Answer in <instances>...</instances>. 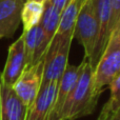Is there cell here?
Here are the masks:
<instances>
[{
    "mask_svg": "<svg viewBox=\"0 0 120 120\" xmlns=\"http://www.w3.org/2000/svg\"><path fill=\"white\" fill-rule=\"evenodd\" d=\"M93 75L94 70L83 58L79 77L63 108V120H76L92 114L95 110L99 98L93 93Z\"/></svg>",
    "mask_w": 120,
    "mask_h": 120,
    "instance_id": "obj_1",
    "label": "cell"
},
{
    "mask_svg": "<svg viewBox=\"0 0 120 120\" xmlns=\"http://www.w3.org/2000/svg\"><path fill=\"white\" fill-rule=\"evenodd\" d=\"M85 0H68L65 8L61 12L60 22L55 37L64 38L73 36L74 26L80 8Z\"/></svg>",
    "mask_w": 120,
    "mask_h": 120,
    "instance_id": "obj_12",
    "label": "cell"
},
{
    "mask_svg": "<svg viewBox=\"0 0 120 120\" xmlns=\"http://www.w3.org/2000/svg\"><path fill=\"white\" fill-rule=\"evenodd\" d=\"M80 71L81 63L79 65L68 64V66L65 68V71L63 72L61 78L58 81L55 101L46 120H63L62 119L63 108L65 105L66 100H68L73 87L76 84V81L79 77Z\"/></svg>",
    "mask_w": 120,
    "mask_h": 120,
    "instance_id": "obj_7",
    "label": "cell"
},
{
    "mask_svg": "<svg viewBox=\"0 0 120 120\" xmlns=\"http://www.w3.org/2000/svg\"><path fill=\"white\" fill-rule=\"evenodd\" d=\"M38 25L30 29L29 31L22 32L23 39H24V53H25L26 66H30L33 64L34 55H35V51H36V48H37Z\"/></svg>",
    "mask_w": 120,
    "mask_h": 120,
    "instance_id": "obj_16",
    "label": "cell"
},
{
    "mask_svg": "<svg viewBox=\"0 0 120 120\" xmlns=\"http://www.w3.org/2000/svg\"><path fill=\"white\" fill-rule=\"evenodd\" d=\"M73 36L54 37L43 58V75L41 84L58 82L68 64V55L72 46Z\"/></svg>",
    "mask_w": 120,
    "mask_h": 120,
    "instance_id": "obj_3",
    "label": "cell"
},
{
    "mask_svg": "<svg viewBox=\"0 0 120 120\" xmlns=\"http://www.w3.org/2000/svg\"><path fill=\"white\" fill-rule=\"evenodd\" d=\"M120 75V23L110 34L108 43L98 60L93 75V93L96 97L103 93Z\"/></svg>",
    "mask_w": 120,
    "mask_h": 120,
    "instance_id": "obj_2",
    "label": "cell"
},
{
    "mask_svg": "<svg viewBox=\"0 0 120 120\" xmlns=\"http://www.w3.org/2000/svg\"><path fill=\"white\" fill-rule=\"evenodd\" d=\"M26 61L24 53V39L23 34H21L20 37L15 42H13L8 48L5 65L1 72V78L4 84L13 86L24 71Z\"/></svg>",
    "mask_w": 120,
    "mask_h": 120,
    "instance_id": "obj_8",
    "label": "cell"
},
{
    "mask_svg": "<svg viewBox=\"0 0 120 120\" xmlns=\"http://www.w3.org/2000/svg\"><path fill=\"white\" fill-rule=\"evenodd\" d=\"M97 17V39L93 54L89 61L92 68H95L98 60L103 53L110 37V22H111V0H94Z\"/></svg>",
    "mask_w": 120,
    "mask_h": 120,
    "instance_id": "obj_6",
    "label": "cell"
},
{
    "mask_svg": "<svg viewBox=\"0 0 120 120\" xmlns=\"http://www.w3.org/2000/svg\"><path fill=\"white\" fill-rule=\"evenodd\" d=\"M112 120H120V109L118 110V112L116 113V115H115L114 118H113Z\"/></svg>",
    "mask_w": 120,
    "mask_h": 120,
    "instance_id": "obj_19",
    "label": "cell"
},
{
    "mask_svg": "<svg viewBox=\"0 0 120 120\" xmlns=\"http://www.w3.org/2000/svg\"><path fill=\"white\" fill-rule=\"evenodd\" d=\"M27 110L13 87L3 83L0 72V120H25Z\"/></svg>",
    "mask_w": 120,
    "mask_h": 120,
    "instance_id": "obj_9",
    "label": "cell"
},
{
    "mask_svg": "<svg viewBox=\"0 0 120 120\" xmlns=\"http://www.w3.org/2000/svg\"><path fill=\"white\" fill-rule=\"evenodd\" d=\"M43 64L44 61L40 60L33 65L25 66L22 74L12 86L17 96L27 108L33 103L41 86Z\"/></svg>",
    "mask_w": 120,
    "mask_h": 120,
    "instance_id": "obj_5",
    "label": "cell"
},
{
    "mask_svg": "<svg viewBox=\"0 0 120 120\" xmlns=\"http://www.w3.org/2000/svg\"><path fill=\"white\" fill-rule=\"evenodd\" d=\"M24 1H27V0H24ZM35 1H39V2H43V3H45V2L49 1V0H35Z\"/></svg>",
    "mask_w": 120,
    "mask_h": 120,
    "instance_id": "obj_20",
    "label": "cell"
},
{
    "mask_svg": "<svg viewBox=\"0 0 120 120\" xmlns=\"http://www.w3.org/2000/svg\"><path fill=\"white\" fill-rule=\"evenodd\" d=\"M97 17L94 0H85L80 8L74 26L75 37L84 50V58L89 60L93 54L97 39Z\"/></svg>",
    "mask_w": 120,
    "mask_h": 120,
    "instance_id": "obj_4",
    "label": "cell"
},
{
    "mask_svg": "<svg viewBox=\"0 0 120 120\" xmlns=\"http://www.w3.org/2000/svg\"><path fill=\"white\" fill-rule=\"evenodd\" d=\"M49 1H50L51 3H52L60 13H61L62 11H63V8H65V5H66V3H68V0H49Z\"/></svg>",
    "mask_w": 120,
    "mask_h": 120,
    "instance_id": "obj_18",
    "label": "cell"
},
{
    "mask_svg": "<svg viewBox=\"0 0 120 120\" xmlns=\"http://www.w3.org/2000/svg\"><path fill=\"white\" fill-rule=\"evenodd\" d=\"M120 23V0H111V22L110 32Z\"/></svg>",
    "mask_w": 120,
    "mask_h": 120,
    "instance_id": "obj_17",
    "label": "cell"
},
{
    "mask_svg": "<svg viewBox=\"0 0 120 120\" xmlns=\"http://www.w3.org/2000/svg\"><path fill=\"white\" fill-rule=\"evenodd\" d=\"M58 82L41 84L33 103L29 106L25 120H46L55 101Z\"/></svg>",
    "mask_w": 120,
    "mask_h": 120,
    "instance_id": "obj_11",
    "label": "cell"
},
{
    "mask_svg": "<svg viewBox=\"0 0 120 120\" xmlns=\"http://www.w3.org/2000/svg\"><path fill=\"white\" fill-rule=\"evenodd\" d=\"M44 12L43 2L27 0L24 1L21 11V22L23 25V32L29 31L34 26H37L40 23L42 15Z\"/></svg>",
    "mask_w": 120,
    "mask_h": 120,
    "instance_id": "obj_14",
    "label": "cell"
},
{
    "mask_svg": "<svg viewBox=\"0 0 120 120\" xmlns=\"http://www.w3.org/2000/svg\"><path fill=\"white\" fill-rule=\"evenodd\" d=\"M24 0H0V39L11 38L21 23Z\"/></svg>",
    "mask_w": 120,
    "mask_h": 120,
    "instance_id": "obj_10",
    "label": "cell"
},
{
    "mask_svg": "<svg viewBox=\"0 0 120 120\" xmlns=\"http://www.w3.org/2000/svg\"><path fill=\"white\" fill-rule=\"evenodd\" d=\"M110 98L103 105L97 120H112L120 109V75L109 85Z\"/></svg>",
    "mask_w": 120,
    "mask_h": 120,
    "instance_id": "obj_15",
    "label": "cell"
},
{
    "mask_svg": "<svg viewBox=\"0 0 120 120\" xmlns=\"http://www.w3.org/2000/svg\"><path fill=\"white\" fill-rule=\"evenodd\" d=\"M60 16H61V13L50 1H46L44 3V12L39 25L42 30L44 41H45L48 48L50 46L51 42L53 41L57 31H58Z\"/></svg>",
    "mask_w": 120,
    "mask_h": 120,
    "instance_id": "obj_13",
    "label": "cell"
}]
</instances>
